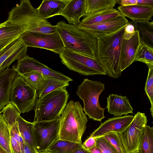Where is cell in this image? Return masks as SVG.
Instances as JSON below:
<instances>
[{
    "label": "cell",
    "instance_id": "6da1fadb",
    "mask_svg": "<svg viewBox=\"0 0 153 153\" xmlns=\"http://www.w3.org/2000/svg\"><path fill=\"white\" fill-rule=\"evenodd\" d=\"M125 27L111 34L93 37L97 41L96 58L105 69L107 74L114 78L121 75L119 60Z\"/></svg>",
    "mask_w": 153,
    "mask_h": 153
},
{
    "label": "cell",
    "instance_id": "7a4b0ae2",
    "mask_svg": "<svg viewBox=\"0 0 153 153\" xmlns=\"http://www.w3.org/2000/svg\"><path fill=\"white\" fill-rule=\"evenodd\" d=\"M59 139L82 143L88 119L79 101H70L59 118Z\"/></svg>",
    "mask_w": 153,
    "mask_h": 153
},
{
    "label": "cell",
    "instance_id": "3957f363",
    "mask_svg": "<svg viewBox=\"0 0 153 153\" xmlns=\"http://www.w3.org/2000/svg\"><path fill=\"white\" fill-rule=\"evenodd\" d=\"M55 31L61 37L65 47L72 51L93 59L96 58L95 38L79 29L76 25L61 21L55 25Z\"/></svg>",
    "mask_w": 153,
    "mask_h": 153
},
{
    "label": "cell",
    "instance_id": "277c9868",
    "mask_svg": "<svg viewBox=\"0 0 153 153\" xmlns=\"http://www.w3.org/2000/svg\"><path fill=\"white\" fill-rule=\"evenodd\" d=\"M7 20L20 26L25 32L49 33L55 31V27L41 18L37 9L29 0H22L8 13Z\"/></svg>",
    "mask_w": 153,
    "mask_h": 153
},
{
    "label": "cell",
    "instance_id": "5b68a950",
    "mask_svg": "<svg viewBox=\"0 0 153 153\" xmlns=\"http://www.w3.org/2000/svg\"><path fill=\"white\" fill-rule=\"evenodd\" d=\"M69 96L66 88H64L39 98L34 109V121H50L59 119L67 103Z\"/></svg>",
    "mask_w": 153,
    "mask_h": 153
},
{
    "label": "cell",
    "instance_id": "8992f818",
    "mask_svg": "<svg viewBox=\"0 0 153 153\" xmlns=\"http://www.w3.org/2000/svg\"><path fill=\"white\" fill-rule=\"evenodd\" d=\"M105 84L99 81L88 79H83L78 86L77 95L83 101V111L89 119L101 122L105 118V108L100 106L99 99L102 92L105 90Z\"/></svg>",
    "mask_w": 153,
    "mask_h": 153
},
{
    "label": "cell",
    "instance_id": "52a82bcc",
    "mask_svg": "<svg viewBox=\"0 0 153 153\" xmlns=\"http://www.w3.org/2000/svg\"><path fill=\"white\" fill-rule=\"evenodd\" d=\"M62 62L70 70L85 76L106 75L105 69L97 59H93L65 47L59 54Z\"/></svg>",
    "mask_w": 153,
    "mask_h": 153
},
{
    "label": "cell",
    "instance_id": "ba28073f",
    "mask_svg": "<svg viewBox=\"0 0 153 153\" xmlns=\"http://www.w3.org/2000/svg\"><path fill=\"white\" fill-rule=\"evenodd\" d=\"M38 98L36 90L29 85L23 76L17 74L12 84L10 102L21 113H27L34 109Z\"/></svg>",
    "mask_w": 153,
    "mask_h": 153
},
{
    "label": "cell",
    "instance_id": "9c48e42d",
    "mask_svg": "<svg viewBox=\"0 0 153 153\" xmlns=\"http://www.w3.org/2000/svg\"><path fill=\"white\" fill-rule=\"evenodd\" d=\"M33 123L36 149L37 153L45 152L59 139V119L50 121L35 120Z\"/></svg>",
    "mask_w": 153,
    "mask_h": 153
},
{
    "label": "cell",
    "instance_id": "30bf717a",
    "mask_svg": "<svg viewBox=\"0 0 153 153\" xmlns=\"http://www.w3.org/2000/svg\"><path fill=\"white\" fill-rule=\"evenodd\" d=\"M20 38L27 47L45 49L58 54L65 47L56 31L49 33L25 32Z\"/></svg>",
    "mask_w": 153,
    "mask_h": 153
},
{
    "label": "cell",
    "instance_id": "8fae6325",
    "mask_svg": "<svg viewBox=\"0 0 153 153\" xmlns=\"http://www.w3.org/2000/svg\"><path fill=\"white\" fill-rule=\"evenodd\" d=\"M148 120L144 113L138 111L121 136L127 153L139 150Z\"/></svg>",
    "mask_w": 153,
    "mask_h": 153
},
{
    "label": "cell",
    "instance_id": "7c38bea8",
    "mask_svg": "<svg viewBox=\"0 0 153 153\" xmlns=\"http://www.w3.org/2000/svg\"><path fill=\"white\" fill-rule=\"evenodd\" d=\"M15 68L18 74L21 76L31 71L41 72L43 75L66 82L72 81L71 78L62 73L54 70L37 60L26 55L19 59Z\"/></svg>",
    "mask_w": 153,
    "mask_h": 153
},
{
    "label": "cell",
    "instance_id": "4fadbf2b",
    "mask_svg": "<svg viewBox=\"0 0 153 153\" xmlns=\"http://www.w3.org/2000/svg\"><path fill=\"white\" fill-rule=\"evenodd\" d=\"M128 22L126 17L121 14L115 18L101 23L86 26H76L94 37L113 33L126 26Z\"/></svg>",
    "mask_w": 153,
    "mask_h": 153
},
{
    "label": "cell",
    "instance_id": "5bb4252c",
    "mask_svg": "<svg viewBox=\"0 0 153 153\" xmlns=\"http://www.w3.org/2000/svg\"><path fill=\"white\" fill-rule=\"evenodd\" d=\"M27 47L20 38L9 43L0 51V72L14 61L26 55Z\"/></svg>",
    "mask_w": 153,
    "mask_h": 153
},
{
    "label": "cell",
    "instance_id": "9a60e30c",
    "mask_svg": "<svg viewBox=\"0 0 153 153\" xmlns=\"http://www.w3.org/2000/svg\"><path fill=\"white\" fill-rule=\"evenodd\" d=\"M133 115L114 117L108 118L101 123L90 136L95 137L103 136L110 132L122 133L131 123L134 118Z\"/></svg>",
    "mask_w": 153,
    "mask_h": 153
},
{
    "label": "cell",
    "instance_id": "2e32d148",
    "mask_svg": "<svg viewBox=\"0 0 153 153\" xmlns=\"http://www.w3.org/2000/svg\"><path fill=\"white\" fill-rule=\"evenodd\" d=\"M140 44L138 32L129 39L123 38L121 43L119 60V67L122 72L134 62V56Z\"/></svg>",
    "mask_w": 153,
    "mask_h": 153
},
{
    "label": "cell",
    "instance_id": "e0dca14e",
    "mask_svg": "<svg viewBox=\"0 0 153 153\" xmlns=\"http://www.w3.org/2000/svg\"><path fill=\"white\" fill-rule=\"evenodd\" d=\"M106 108L110 114L115 117H120L123 115L133 114V108L126 96H123L117 94H111L107 98Z\"/></svg>",
    "mask_w": 153,
    "mask_h": 153
},
{
    "label": "cell",
    "instance_id": "ac0fdd59",
    "mask_svg": "<svg viewBox=\"0 0 153 153\" xmlns=\"http://www.w3.org/2000/svg\"><path fill=\"white\" fill-rule=\"evenodd\" d=\"M17 74L15 66L9 67L0 72V112L10 101V94L13 82Z\"/></svg>",
    "mask_w": 153,
    "mask_h": 153
},
{
    "label": "cell",
    "instance_id": "d6986e66",
    "mask_svg": "<svg viewBox=\"0 0 153 153\" xmlns=\"http://www.w3.org/2000/svg\"><path fill=\"white\" fill-rule=\"evenodd\" d=\"M118 10L121 14L132 20L133 22L149 21L153 16V7L140 5L120 6Z\"/></svg>",
    "mask_w": 153,
    "mask_h": 153
},
{
    "label": "cell",
    "instance_id": "ffe728a7",
    "mask_svg": "<svg viewBox=\"0 0 153 153\" xmlns=\"http://www.w3.org/2000/svg\"><path fill=\"white\" fill-rule=\"evenodd\" d=\"M85 0H70L59 14L66 19L68 24L77 26L85 12Z\"/></svg>",
    "mask_w": 153,
    "mask_h": 153
},
{
    "label": "cell",
    "instance_id": "44dd1931",
    "mask_svg": "<svg viewBox=\"0 0 153 153\" xmlns=\"http://www.w3.org/2000/svg\"><path fill=\"white\" fill-rule=\"evenodd\" d=\"M69 1L70 0H43L37 9L41 18L47 19L59 15Z\"/></svg>",
    "mask_w": 153,
    "mask_h": 153
},
{
    "label": "cell",
    "instance_id": "7402d4cb",
    "mask_svg": "<svg viewBox=\"0 0 153 153\" xmlns=\"http://www.w3.org/2000/svg\"><path fill=\"white\" fill-rule=\"evenodd\" d=\"M120 14L118 10L114 8L97 11L84 17L77 26H86L101 23L115 18Z\"/></svg>",
    "mask_w": 153,
    "mask_h": 153
},
{
    "label": "cell",
    "instance_id": "603a6c76",
    "mask_svg": "<svg viewBox=\"0 0 153 153\" xmlns=\"http://www.w3.org/2000/svg\"><path fill=\"white\" fill-rule=\"evenodd\" d=\"M24 32L20 26L7 20L0 24V44L13 41Z\"/></svg>",
    "mask_w": 153,
    "mask_h": 153
},
{
    "label": "cell",
    "instance_id": "cb8c5ba5",
    "mask_svg": "<svg viewBox=\"0 0 153 153\" xmlns=\"http://www.w3.org/2000/svg\"><path fill=\"white\" fill-rule=\"evenodd\" d=\"M138 33L140 43L153 48V22L141 21L131 22Z\"/></svg>",
    "mask_w": 153,
    "mask_h": 153
},
{
    "label": "cell",
    "instance_id": "d4e9b609",
    "mask_svg": "<svg viewBox=\"0 0 153 153\" xmlns=\"http://www.w3.org/2000/svg\"><path fill=\"white\" fill-rule=\"evenodd\" d=\"M44 78L37 91L38 98L41 97L53 91L66 88L69 85L66 82L55 78L44 75Z\"/></svg>",
    "mask_w": 153,
    "mask_h": 153
},
{
    "label": "cell",
    "instance_id": "484cf974",
    "mask_svg": "<svg viewBox=\"0 0 153 153\" xmlns=\"http://www.w3.org/2000/svg\"><path fill=\"white\" fill-rule=\"evenodd\" d=\"M17 121L20 134L25 142L36 149L33 122L31 123L26 120L20 115L18 116Z\"/></svg>",
    "mask_w": 153,
    "mask_h": 153
},
{
    "label": "cell",
    "instance_id": "4316f807",
    "mask_svg": "<svg viewBox=\"0 0 153 153\" xmlns=\"http://www.w3.org/2000/svg\"><path fill=\"white\" fill-rule=\"evenodd\" d=\"M119 0H85V12L83 17L92 13L114 8Z\"/></svg>",
    "mask_w": 153,
    "mask_h": 153
},
{
    "label": "cell",
    "instance_id": "83f0119b",
    "mask_svg": "<svg viewBox=\"0 0 153 153\" xmlns=\"http://www.w3.org/2000/svg\"><path fill=\"white\" fill-rule=\"evenodd\" d=\"M82 143L59 139L53 143L46 151L50 153H72Z\"/></svg>",
    "mask_w": 153,
    "mask_h": 153
},
{
    "label": "cell",
    "instance_id": "f1b7e54d",
    "mask_svg": "<svg viewBox=\"0 0 153 153\" xmlns=\"http://www.w3.org/2000/svg\"><path fill=\"white\" fill-rule=\"evenodd\" d=\"M135 61L143 62L148 67L153 66V48L143 43H140L134 56Z\"/></svg>",
    "mask_w": 153,
    "mask_h": 153
},
{
    "label": "cell",
    "instance_id": "f546056e",
    "mask_svg": "<svg viewBox=\"0 0 153 153\" xmlns=\"http://www.w3.org/2000/svg\"><path fill=\"white\" fill-rule=\"evenodd\" d=\"M0 147L7 153H12L11 145L10 130L0 113Z\"/></svg>",
    "mask_w": 153,
    "mask_h": 153
},
{
    "label": "cell",
    "instance_id": "4dcf8cb0",
    "mask_svg": "<svg viewBox=\"0 0 153 153\" xmlns=\"http://www.w3.org/2000/svg\"><path fill=\"white\" fill-rule=\"evenodd\" d=\"M139 150L140 153H153V127L146 126Z\"/></svg>",
    "mask_w": 153,
    "mask_h": 153
},
{
    "label": "cell",
    "instance_id": "1f68e13d",
    "mask_svg": "<svg viewBox=\"0 0 153 153\" xmlns=\"http://www.w3.org/2000/svg\"><path fill=\"white\" fill-rule=\"evenodd\" d=\"M10 130L12 153H23L25 142L20 134L17 122Z\"/></svg>",
    "mask_w": 153,
    "mask_h": 153
},
{
    "label": "cell",
    "instance_id": "d6a6232c",
    "mask_svg": "<svg viewBox=\"0 0 153 153\" xmlns=\"http://www.w3.org/2000/svg\"><path fill=\"white\" fill-rule=\"evenodd\" d=\"M114 147L118 153H127L121 136V133L110 132L103 136Z\"/></svg>",
    "mask_w": 153,
    "mask_h": 153
},
{
    "label": "cell",
    "instance_id": "836d02e7",
    "mask_svg": "<svg viewBox=\"0 0 153 153\" xmlns=\"http://www.w3.org/2000/svg\"><path fill=\"white\" fill-rule=\"evenodd\" d=\"M21 76L29 85L36 90L39 88L44 78V75L36 71H31Z\"/></svg>",
    "mask_w": 153,
    "mask_h": 153
},
{
    "label": "cell",
    "instance_id": "e575fe53",
    "mask_svg": "<svg viewBox=\"0 0 153 153\" xmlns=\"http://www.w3.org/2000/svg\"><path fill=\"white\" fill-rule=\"evenodd\" d=\"M149 71L145 87V93L151 104L150 111L153 116V66L148 67Z\"/></svg>",
    "mask_w": 153,
    "mask_h": 153
},
{
    "label": "cell",
    "instance_id": "d590c367",
    "mask_svg": "<svg viewBox=\"0 0 153 153\" xmlns=\"http://www.w3.org/2000/svg\"><path fill=\"white\" fill-rule=\"evenodd\" d=\"M96 138V145L100 149L102 153H118L114 147L103 136Z\"/></svg>",
    "mask_w": 153,
    "mask_h": 153
},
{
    "label": "cell",
    "instance_id": "8d00e7d4",
    "mask_svg": "<svg viewBox=\"0 0 153 153\" xmlns=\"http://www.w3.org/2000/svg\"><path fill=\"white\" fill-rule=\"evenodd\" d=\"M96 138L90 136L82 143V146L88 150L96 145Z\"/></svg>",
    "mask_w": 153,
    "mask_h": 153
},
{
    "label": "cell",
    "instance_id": "74e56055",
    "mask_svg": "<svg viewBox=\"0 0 153 153\" xmlns=\"http://www.w3.org/2000/svg\"><path fill=\"white\" fill-rule=\"evenodd\" d=\"M136 31L134 27L131 22L126 25L125 27L124 33L128 34H133Z\"/></svg>",
    "mask_w": 153,
    "mask_h": 153
},
{
    "label": "cell",
    "instance_id": "f35d334b",
    "mask_svg": "<svg viewBox=\"0 0 153 153\" xmlns=\"http://www.w3.org/2000/svg\"><path fill=\"white\" fill-rule=\"evenodd\" d=\"M121 6H127L136 5L137 0H119L117 2Z\"/></svg>",
    "mask_w": 153,
    "mask_h": 153
},
{
    "label": "cell",
    "instance_id": "ab89813d",
    "mask_svg": "<svg viewBox=\"0 0 153 153\" xmlns=\"http://www.w3.org/2000/svg\"><path fill=\"white\" fill-rule=\"evenodd\" d=\"M137 4L153 7V0H137Z\"/></svg>",
    "mask_w": 153,
    "mask_h": 153
},
{
    "label": "cell",
    "instance_id": "60d3db41",
    "mask_svg": "<svg viewBox=\"0 0 153 153\" xmlns=\"http://www.w3.org/2000/svg\"><path fill=\"white\" fill-rule=\"evenodd\" d=\"M23 153H37L36 150L25 142Z\"/></svg>",
    "mask_w": 153,
    "mask_h": 153
},
{
    "label": "cell",
    "instance_id": "b9f144b4",
    "mask_svg": "<svg viewBox=\"0 0 153 153\" xmlns=\"http://www.w3.org/2000/svg\"><path fill=\"white\" fill-rule=\"evenodd\" d=\"M72 153H91L89 151L84 148L82 144Z\"/></svg>",
    "mask_w": 153,
    "mask_h": 153
},
{
    "label": "cell",
    "instance_id": "7bdbcfd3",
    "mask_svg": "<svg viewBox=\"0 0 153 153\" xmlns=\"http://www.w3.org/2000/svg\"><path fill=\"white\" fill-rule=\"evenodd\" d=\"M88 150L91 153H102L101 150L96 145Z\"/></svg>",
    "mask_w": 153,
    "mask_h": 153
},
{
    "label": "cell",
    "instance_id": "ee69618b",
    "mask_svg": "<svg viewBox=\"0 0 153 153\" xmlns=\"http://www.w3.org/2000/svg\"><path fill=\"white\" fill-rule=\"evenodd\" d=\"M12 41H9L0 44V51L1 50L6 46L12 42Z\"/></svg>",
    "mask_w": 153,
    "mask_h": 153
},
{
    "label": "cell",
    "instance_id": "f6af8a7d",
    "mask_svg": "<svg viewBox=\"0 0 153 153\" xmlns=\"http://www.w3.org/2000/svg\"><path fill=\"white\" fill-rule=\"evenodd\" d=\"M0 153H7L4 149L0 147Z\"/></svg>",
    "mask_w": 153,
    "mask_h": 153
},
{
    "label": "cell",
    "instance_id": "bcb514c9",
    "mask_svg": "<svg viewBox=\"0 0 153 153\" xmlns=\"http://www.w3.org/2000/svg\"><path fill=\"white\" fill-rule=\"evenodd\" d=\"M130 153H140V152L139 150L134 151Z\"/></svg>",
    "mask_w": 153,
    "mask_h": 153
},
{
    "label": "cell",
    "instance_id": "7dc6e473",
    "mask_svg": "<svg viewBox=\"0 0 153 153\" xmlns=\"http://www.w3.org/2000/svg\"><path fill=\"white\" fill-rule=\"evenodd\" d=\"M50 153L48 152L47 151H45V152H40V153Z\"/></svg>",
    "mask_w": 153,
    "mask_h": 153
},
{
    "label": "cell",
    "instance_id": "c3c4849f",
    "mask_svg": "<svg viewBox=\"0 0 153 153\" xmlns=\"http://www.w3.org/2000/svg\"><path fill=\"white\" fill-rule=\"evenodd\" d=\"M1 113V112H0V113Z\"/></svg>",
    "mask_w": 153,
    "mask_h": 153
}]
</instances>
